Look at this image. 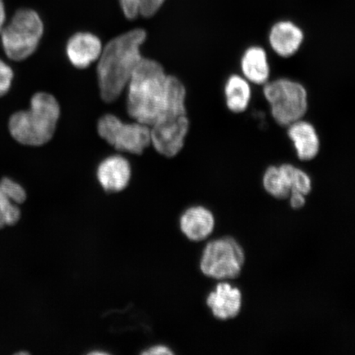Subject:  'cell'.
Listing matches in <instances>:
<instances>
[{
    "instance_id": "obj_1",
    "label": "cell",
    "mask_w": 355,
    "mask_h": 355,
    "mask_svg": "<svg viewBox=\"0 0 355 355\" xmlns=\"http://www.w3.org/2000/svg\"><path fill=\"white\" fill-rule=\"evenodd\" d=\"M146 39L144 30H132L111 40L102 50L97 76L101 96L105 102L111 103L122 94L143 59L140 49Z\"/></svg>"
},
{
    "instance_id": "obj_2",
    "label": "cell",
    "mask_w": 355,
    "mask_h": 355,
    "mask_svg": "<svg viewBox=\"0 0 355 355\" xmlns=\"http://www.w3.org/2000/svg\"><path fill=\"white\" fill-rule=\"evenodd\" d=\"M168 75L157 61L141 59L128 83L127 110L135 121L150 126L165 105Z\"/></svg>"
},
{
    "instance_id": "obj_3",
    "label": "cell",
    "mask_w": 355,
    "mask_h": 355,
    "mask_svg": "<svg viewBox=\"0 0 355 355\" xmlns=\"http://www.w3.org/2000/svg\"><path fill=\"white\" fill-rule=\"evenodd\" d=\"M60 116V105L54 96L46 92L35 93L28 110L12 115L8 130L17 143L42 146L54 136Z\"/></svg>"
},
{
    "instance_id": "obj_4",
    "label": "cell",
    "mask_w": 355,
    "mask_h": 355,
    "mask_svg": "<svg viewBox=\"0 0 355 355\" xmlns=\"http://www.w3.org/2000/svg\"><path fill=\"white\" fill-rule=\"evenodd\" d=\"M44 33V24L38 13L31 8L17 10L4 25L0 38L10 59L22 61L33 55Z\"/></svg>"
},
{
    "instance_id": "obj_5",
    "label": "cell",
    "mask_w": 355,
    "mask_h": 355,
    "mask_svg": "<svg viewBox=\"0 0 355 355\" xmlns=\"http://www.w3.org/2000/svg\"><path fill=\"white\" fill-rule=\"evenodd\" d=\"M263 86V95L279 125L287 128L304 119L309 109V96L303 84L288 78H278Z\"/></svg>"
},
{
    "instance_id": "obj_6",
    "label": "cell",
    "mask_w": 355,
    "mask_h": 355,
    "mask_svg": "<svg viewBox=\"0 0 355 355\" xmlns=\"http://www.w3.org/2000/svg\"><path fill=\"white\" fill-rule=\"evenodd\" d=\"M99 135L121 152L140 155L150 144V126L139 122L123 123L114 114H105L97 124Z\"/></svg>"
},
{
    "instance_id": "obj_7",
    "label": "cell",
    "mask_w": 355,
    "mask_h": 355,
    "mask_svg": "<svg viewBox=\"0 0 355 355\" xmlns=\"http://www.w3.org/2000/svg\"><path fill=\"white\" fill-rule=\"evenodd\" d=\"M244 263L242 248L232 238H225L207 244L201 260V270L207 277L234 279L239 276Z\"/></svg>"
},
{
    "instance_id": "obj_8",
    "label": "cell",
    "mask_w": 355,
    "mask_h": 355,
    "mask_svg": "<svg viewBox=\"0 0 355 355\" xmlns=\"http://www.w3.org/2000/svg\"><path fill=\"white\" fill-rule=\"evenodd\" d=\"M150 144L166 157H176L183 149L189 130L187 114L164 113L150 126Z\"/></svg>"
},
{
    "instance_id": "obj_9",
    "label": "cell",
    "mask_w": 355,
    "mask_h": 355,
    "mask_svg": "<svg viewBox=\"0 0 355 355\" xmlns=\"http://www.w3.org/2000/svg\"><path fill=\"white\" fill-rule=\"evenodd\" d=\"M96 176L105 192H121L127 188L131 180L130 163L122 155H110L100 163Z\"/></svg>"
},
{
    "instance_id": "obj_10",
    "label": "cell",
    "mask_w": 355,
    "mask_h": 355,
    "mask_svg": "<svg viewBox=\"0 0 355 355\" xmlns=\"http://www.w3.org/2000/svg\"><path fill=\"white\" fill-rule=\"evenodd\" d=\"M102 50L101 40L94 34L78 33L69 40L66 54L70 63L78 69H86L99 59Z\"/></svg>"
},
{
    "instance_id": "obj_11",
    "label": "cell",
    "mask_w": 355,
    "mask_h": 355,
    "mask_svg": "<svg viewBox=\"0 0 355 355\" xmlns=\"http://www.w3.org/2000/svg\"><path fill=\"white\" fill-rule=\"evenodd\" d=\"M303 31L294 22L279 21L272 26L269 33V44L272 51L282 58L295 55L303 44Z\"/></svg>"
},
{
    "instance_id": "obj_12",
    "label": "cell",
    "mask_w": 355,
    "mask_h": 355,
    "mask_svg": "<svg viewBox=\"0 0 355 355\" xmlns=\"http://www.w3.org/2000/svg\"><path fill=\"white\" fill-rule=\"evenodd\" d=\"M287 135L294 145L297 157L302 162H309L320 152V139L316 128L303 119L287 127Z\"/></svg>"
},
{
    "instance_id": "obj_13",
    "label": "cell",
    "mask_w": 355,
    "mask_h": 355,
    "mask_svg": "<svg viewBox=\"0 0 355 355\" xmlns=\"http://www.w3.org/2000/svg\"><path fill=\"white\" fill-rule=\"evenodd\" d=\"M207 303L216 318L227 320L236 317L241 312V292L227 283H220L216 286V291L208 296Z\"/></svg>"
},
{
    "instance_id": "obj_14",
    "label": "cell",
    "mask_w": 355,
    "mask_h": 355,
    "mask_svg": "<svg viewBox=\"0 0 355 355\" xmlns=\"http://www.w3.org/2000/svg\"><path fill=\"white\" fill-rule=\"evenodd\" d=\"M214 226V216L202 207L189 208L180 218L182 232L193 241H204L212 233Z\"/></svg>"
},
{
    "instance_id": "obj_15",
    "label": "cell",
    "mask_w": 355,
    "mask_h": 355,
    "mask_svg": "<svg viewBox=\"0 0 355 355\" xmlns=\"http://www.w3.org/2000/svg\"><path fill=\"white\" fill-rule=\"evenodd\" d=\"M241 69L243 77L252 84L263 86L269 81L268 57L263 47L248 48L241 58Z\"/></svg>"
},
{
    "instance_id": "obj_16",
    "label": "cell",
    "mask_w": 355,
    "mask_h": 355,
    "mask_svg": "<svg viewBox=\"0 0 355 355\" xmlns=\"http://www.w3.org/2000/svg\"><path fill=\"white\" fill-rule=\"evenodd\" d=\"M225 96L230 111L234 114L244 112L252 98L250 83L241 75H232L225 83Z\"/></svg>"
},
{
    "instance_id": "obj_17",
    "label": "cell",
    "mask_w": 355,
    "mask_h": 355,
    "mask_svg": "<svg viewBox=\"0 0 355 355\" xmlns=\"http://www.w3.org/2000/svg\"><path fill=\"white\" fill-rule=\"evenodd\" d=\"M263 186L266 192L279 199L290 196L291 189L279 166H272L266 168L263 175Z\"/></svg>"
},
{
    "instance_id": "obj_18",
    "label": "cell",
    "mask_w": 355,
    "mask_h": 355,
    "mask_svg": "<svg viewBox=\"0 0 355 355\" xmlns=\"http://www.w3.org/2000/svg\"><path fill=\"white\" fill-rule=\"evenodd\" d=\"M279 167L290 187L291 193L299 192L306 196L311 192L312 181L307 173L291 164H283Z\"/></svg>"
},
{
    "instance_id": "obj_19",
    "label": "cell",
    "mask_w": 355,
    "mask_h": 355,
    "mask_svg": "<svg viewBox=\"0 0 355 355\" xmlns=\"http://www.w3.org/2000/svg\"><path fill=\"white\" fill-rule=\"evenodd\" d=\"M20 218L21 211L17 204L0 191V229L16 225Z\"/></svg>"
},
{
    "instance_id": "obj_20",
    "label": "cell",
    "mask_w": 355,
    "mask_h": 355,
    "mask_svg": "<svg viewBox=\"0 0 355 355\" xmlns=\"http://www.w3.org/2000/svg\"><path fill=\"white\" fill-rule=\"evenodd\" d=\"M0 191L17 205L26 200V193L24 187L10 178H3L0 180Z\"/></svg>"
},
{
    "instance_id": "obj_21",
    "label": "cell",
    "mask_w": 355,
    "mask_h": 355,
    "mask_svg": "<svg viewBox=\"0 0 355 355\" xmlns=\"http://www.w3.org/2000/svg\"><path fill=\"white\" fill-rule=\"evenodd\" d=\"M13 76V71L10 65L0 60V96L6 95L10 90Z\"/></svg>"
},
{
    "instance_id": "obj_22",
    "label": "cell",
    "mask_w": 355,
    "mask_h": 355,
    "mask_svg": "<svg viewBox=\"0 0 355 355\" xmlns=\"http://www.w3.org/2000/svg\"><path fill=\"white\" fill-rule=\"evenodd\" d=\"M165 0H139L140 15L144 17H153L163 6Z\"/></svg>"
},
{
    "instance_id": "obj_23",
    "label": "cell",
    "mask_w": 355,
    "mask_h": 355,
    "mask_svg": "<svg viewBox=\"0 0 355 355\" xmlns=\"http://www.w3.org/2000/svg\"><path fill=\"white\" fill-rule=\"evenodd\" d=\"M124 16L133 20L140 15L139 0H119Z\"/></svg>"
},
{
    "instance_id": "obj_24",
    "label": "cell",
    "mask_w": 355,
    "mask_h": 355,
    "mask_svg": "<svg viewBox=\"0 0 355 355\" xmlns=\"http://www.w3.org/2000/svg\"><path fill=\"white\" fill-rule=\"evenodd\" d=\"M172 350L165 345H157L146 349L143 352L145 355H159V354H173Z\"/></svg>"
},
{
    "instance_id": "obj_25",
    "label": "cell",
    "mask_w": 355,
    "mask_h": 355,
    "mask_svg": "<svg viewBox=\"0 0 355 355\" xmlns=\"http://www.w3.org/2000/svg\"><path fill=\"white\" fill-rule=\"evenodd\" d=\"M291 204L293 208L295 209H300L303 207L305 204V196L299 192H291Z\"/></svg>"
},
{
    "instance_id": "obj_26",
    "label": "cell",
    "mask_w": 355,
    "mask_h": 355,
    "mask_svg": "<svg viewBox=\"0 0 355 355\" xmlns=\"http://www.w3.org/2000/svg\"><path fill=\"white\" fill-rule=\"evenodd\" d=\"M6 24V11L3 0H0V33Z\"/></svg>"
},
{
    "instance_id": "obj_27",
    "label": "cell",
    "mask_w": 355,
    "mask_h": 355,
    "mask_svg": "<svg viewBox=\"0 0 355 355\" xmlns=\"http://www.w3.org/2000/svg\"><path fill=\"white\" fill-rule=\"evenodd\" d=\"M91 354H107V352H91Z\"/></svg>"
}]
</instances>
